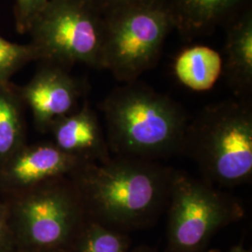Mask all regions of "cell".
Instances as JSON below:
<instances>
[{
	"mask_svg": "<svg viewBox=\"0 0 252 252\" xmlns=\"http://www.w3.org/2000/svg\"><path fill=\"white\" fill-rule=\"evenodd\" d=\"M93 8L96 9L102 16L116 9L144 4L158 0H85Z\"/></svg>",
	"mask_w": 252,
	"mask_h": 252,
	"instance_id": "cell-18",
	"label": "cell"
},
{
	"mask_svg": "<svg viewBox=\"0 0 252 252\" xmlns=\"http://www.w3.org/2000/svg\"><path fill=\"white\" fill-rule=\"evenodd\" d=\"M166 208L168 252H203L218 231L245 214L239 199L207 180L178 170Z\"/></svg>",
	"mask_w": 252,
	"mask_h": 252,
	"instance_id": "cell-5",
	"label": "cell"
},
{
	"mask_svg": "<svg viewBox=\"0 0 252 252\" xmlns=\"http://www.w3.org/2000/svg\"><path fill=\"white\" fill-rule=\"evenodd\" d=\"M85 165L81 187L93 220L126 233L152 224L166 209L171 167L123 156Z\"/></svg>",
	"mask_w": 252,
	"mask_h": 252,
	"instance_id": "cell-1",
	"label": "cell"
},
{
	"mask_svg": "<svg viewBox=\"0 0 252 252\" xmlns=\"http://www.w3.org/2000/svg\"><path fill=\"white\" fill-rule=\"evenodd\" d=\"M130 240L115 229L91 220L81 237L79 252H128Z\"/></svg>",
	"mask_w": 252,
	"mask_h": 252,
	"instance_id": "cell-14",
	"label": "cell"
},
{
	"mask_svg": "<svg viewBox=\"0 0 252 252\" xmlns=\"http://www.w3.org/2000/svg\"><path fill=\"white\" fill-rule=\"evenodd\" d=\"M48 2L49 0H15L14 16L17 31L22 34L28 32L32 22Z\"/></svg>",
	"mask_w": 252,
	"mask_h": 252,
	"instance_id": "cell-17",
	"label": "cell"
},
{
	"mask_svg": "<svg viewBox=\"0 0 252 252\" xmlns=\"http://www.w3.org/2000/svg\"><path fill=\"white\" fill-rule=\"evenodd\" d=\"M100 109L115 156L158 162L182 152L189 119L169 96L135 81L112 91Z\"/></svg>",
	"mask_w": 252,
	"mask_h": 252,
	"instance_id": "cell-2",
	"label": "cell"
},
{
	"mask_svg": "<svg viewBox=\"0 0 252 252\" xmlns=\"http://www.w3.org/2000/svg\"><path fill=\"white\" fill-rule=\"evenodd\" d=\"M181 153L197 164L204 180L223 187L251 182L252 109L225 101L205 108L189 122Z\"/></svg>",
	"mask_w": 252,
	"mask_h": 252,
	"instance_id": "cell-3",
	"label": "cell"
},
{
	"mask_svg": "<svg viewBox=\"0 0 252 252\" xmlns=\"http://www.w3.org/2000/svg\"><path fill=\"white\" fill-rule=\"evenodd\" d=\"M226 72L239 94H248L252 86V13L247 11L234 23L227 36Z\"/></svg>",
	"mask_w": 252,
	"mask_h": 252,
	"instance_id": "cell-10",
	"label": "cell"
},
{
	"mask_svg": "<svg viewBox=\"0 0 252 252\" xmlns=\"http://www.w3.org/2000/svg\"><path fill=\"white\" fill-rule=\"evenodd\" d=\"M252 252L249 250H247L246 248H244L242 245H238V246H235L233 247L229 252Z\"/></svg>",
	"mask_w": 252,
	"mask_h": 252,
	"instance_id": "cell-20",
	"label": "cell"
},
{
	"mask_svg": "<svg viewBox=\"0 0 252 252\" xmlns=\"http://www.w3.org/2000/svg\"><path fill=\"white\" fill-rule=\"evenodd\" d=\"M78 165V159L56 146H41L25 153L14 163L12 174L25 184L36 183L70 171Z\"/></svg>",
	"mask_w": 252,
	"mask_h": 252,
	"instance_id": "cell-13",
	"label": "cell"
},
{
	"mask_svg": "<svg viewBox=\"0 0 252 252\" xmlns=\"http://www.w3.org/2000/svg\"><path fill=\"white\" fill-rule=\"evenodd\" d=\"M28 32L39 59L102 69L104 19L85 0H49Z\"/></svg>",
	"mask_w": 252,
	"mask_h": 252,
	"instance_id": "cell-6",
	"label": "cell"
},
{
	"mask_svg": "<svg viewBox=\"0 0 252 252\" xmlns=\"http://www.w3.org/2000/svg\"><path fill=\"white\" fill-rule=\"evenodd\" d=\"M24 95L39 124L54 125L72 110L79 88L61 67L54 65L37 73L25 88Z\"/></svg>",
	"mask_w": 252,
	"mask_h": 252,
	"instance_id": "cell-8",
	"label": "cell"
},
{
	"mask_svg": "<svg viewBox=\"0 0 252 252\" xmlns=\"http://www.w3.org/2000/svg\"><path fill=\"white\" fill-rule=\"evenodd\" d=\"M103 19L102 69L125 83L137 81L156 64L163 42L175 27L164 0L116 9Z\"/></svg>",
	"mask_w": 252,
	"mask_h": 252,
	"instance_id": "cell-4",
	"label": "cell"
},
{
	"mask_svg": "<svg viewBox=\"0 0 252 252\" xmlns=\"http://www.w3.org/2000/svg\"><path fill=\"white\" fill-rule=\"evenodd\" d=\"M20 130L17 105L10 94L0 86V155L14 147Z\"/></svg>",
	"mask_w": 252,
	"mask_h": 252,
	"instance_id": "cell-15",
	"label": "cell"
},
{
	"mask_svg": "<svg viewBox=\"0 0 252 252\" xmlns=\"http://www.w3.org/2000/svg\"><path fill=\"white\" fill-rule=\"evenodd\" d=\"M38 59V52L32 43L18 44L0 36V81L6 80L25 63Z\"/></svg>",
	"mask_w": 252,
	"mask_h": 252,
	"instance_id": "cell-16",
	"label": "cell"
},
{
	"mask_svg": "<svg viewBox=\"0 0 252 252\" xmlns=\"http://www.w3.org/2000/svg\"><path fill=\"white\" fill-rule=\"evenodd\" d=\"M128 252H157L155 250H153L150 247H146V246H141L138 248H135L132 251H129Z\"/></svg>",
	"mask_w": 252,
	"mask_h": 252,
	"instance_id": "cell-19",
	"label": "cell"
},
{
	"mask_svg": "<svg viewBox=\"0 0 252 252\" xmlns=\"http://www.w3.org/2000/svg\"><path fill=\"white\" fill-rule=\"evenodd\" d=\"M54 126L56 147L63 153L76 158L85 155L89 162H108L112 157L97 117L87 106L59 119Z\"/></svg>",
	"mask_w": 252,
	"mask_h": 252,
	"instance_id": "cell-9",
	"label": "cell"
},
{
	"mask_svg": "<svg viewBox=\"0 0 252 252\" xmlns=\"http://www.w3.org/2000/svg\"><path fill=\"white\" fill-rule=\"evenodd\" d=\"M222 58L207 46L183 50L175 60L174 73L182 85L195 92L210 90L222 72Z\"/></svg>",
	"mask_w": 252,
	"mask_h": 252,
	"instance_id": "cell-11",
	"label": "cell"
},
{
	"mask_svg": "<svg viewBox=\"0 0 252 252\" xmlns=\"http://www.w3.org/2000/svg\"><path fill=\"white\" fill-rule=\"evenodd\" d=\"M61 188L46 189L28 200L24 208L27 234L42 247L63 243L71 234L81 213L80 201Z\"/></svg>",
	"mask_w": 252,
	"mask_h": 252,
	"instance_id": "cell-7",
	"label": "cell"
},
{
	"mask_svg": "<svg viewBox=\"0 0 252 252\" xmlns=\"http://www.w3.org/2000/svg\"><path fill=\"white\" fill-rule=\"evenodd\" d=\"M174 26L183 33L196 34L209 29L231 13L243 0H164Z\"/></svg>",
	"mask_w": 252,
	"mask_h": 252,
	"instance_id": "cell-12",
	"label": "cell"
}]
</instances>
